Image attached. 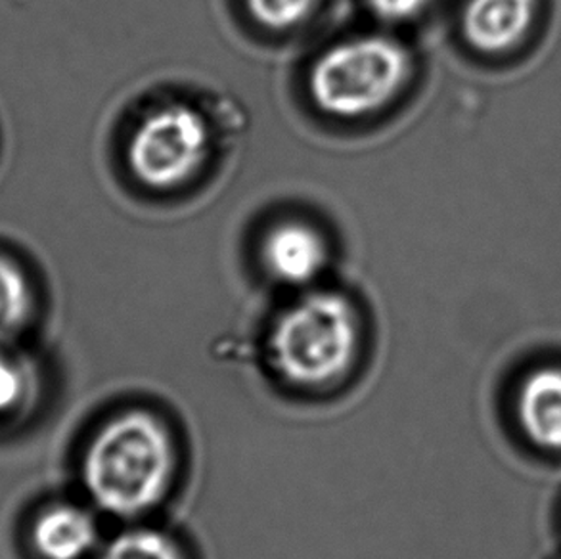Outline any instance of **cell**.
<instances>
[{
    "instance_id": "obj_6",
    "label": "cell",
    "mask_w": 561,
    "mask_h": 559,
    "mask_svg": "<svg viewBox=\"0 0 561 559\" xmlns=\"http://www.w3.org/2000/svg\"><path fill=\"white\" fill-rule=\"evenodd\" d=\"M328 261L327 242L305 223H282L266 235L263 263L273 278L288 286H307L319 278Z\"/></svg>"
},
{
    "instance_id": "obj_12",
    "label": "cell",
    "mask_w": 561,
    "mask_h": 559,
    "mask_svg": "<svg viewBox=\"0 0 561 559\" xmlns=\"http://www.w3.org/2000/svg\"><path fill=\"white\" fill-rule=\"evenodd\" d=\"M319 0H248L251 15L271 30H289L311 14Z\"/></svg>"
},
{
    "instance_id": "obj_11",
    "label": "cell",
    "mask_w": 561,
    "mask_h": 559,
    "mask_svg": "<svg viewBox=\"0 0 561 559\" xmlns=\"http://www.w3.org/2000/svg\"><path fill=\"white\" fill-rule=\"evenodd\" d=\"M37 393V376L23 356L10 345H0V418L20 414Z\"/></svg>"
},
{
    "instance_id": "obj_9",
    "label": "cell",
    "mask_w": 561,
    "mask_h": 559,
    "mask_svg": "<svg viewBox=\"0 0 561 559\" xmlns=\"http://www.w3.org/2000/svg\"><path fill=\"white\" fill-rule=\"evenodd\" d=\"M33 289L22 266L0 255V345H10L30 324Z\"/></svg>"
},
{
    "instance_id": "obj_13",
    "label": "cell",
    "mask_w": 561,
    "mask_h": 559,
    "mask_svg": "<svg viewBox=\"0 0 561 559\" xmlns=\"http://www.w3.org/2000/svg\"><path fill=\"white\" fill-rule=\"evenodd\" d=\"M374 12L386 22H404L416 18L430 0H368Z\"/></svg>"
},
{
    "instance_id": "obj_10",
    "label": "cell",
    "mask_w": 561,
    "mask_h": 559,
    "mask_svg": "<svg viewBox=\"0 0 561 559\" xmlns=\"http://www.w3.org/2000/svg\"><path fill=\"white\" fill-rule=\"evenodd\" d=\"M96 559H186L175 538L152 527H135L112 538Z\"/></svg>"
},
{
    "instance_id": "obj_1",
    "label": "cell",
    "mask_w": 561,
    "mask_h": 559,
    "mask_svg": "<svg viewBox=\"0 0 561 559\" xmlns=\"http://www.w3.org/2000/svg\"><path fill=\"white\" fill-rule=\"evenodd\" d=\"M179 450L168 423L150 410H125L100 425L81 458L92 504L117 520H138L168 499Z\"/></svg>"
},
{
    "instance_id": "obj_7",
    "label": "cell",
    "mask_w": 561,
    "mask_h": 559,
    "mask_svg": "<svg viewBox=\"0 0 561 559\" xmlns=\"http://www.w3.org/2000/svg\"><path fill=\"white\" fill-rule=\"evenodd\" d=\"M31 545L41 559H87L99 546V525L87 507L54 504L33 523Z\"/></svg>"
},
{
    "instance_id": "obj_3",
    "label": "cell",
    "mask_w": 561,
    "mask_h": 559,
    "mask_svg": "<svg viewBox=\"0 0 561 559\" xmlns=\"http://www.w3.org/2000/svg\"><path fill=\"white\" fill-rule=\"evenodd\" d=\"M412 71L407 48L393 38L360 37L332 46L312 66L311 96L328 115L353 119L389 104Z\"/></svg>"
},
{
    "instance_id": "obj_2",
    "label": "cell",
    "mask_w": 561,
    "mask_h": 559,
    "mask_svg": "<svg viewBox=\"0 0 561 559\" xmlns=\"http://www.w3.org/2000/svg\"><path fill=\"white\" fill-rule=\"evenodd\" d=\"M271 363L288 386L327 389L350 376L360 353V322L347 297L305 295L274 324Z\"/></svg>"
},
{
    "instance_id": "obj_8",
    "label": "cell",
    "mask_w": 561,
    "mask_h": 559,
    "mask_svg": "<svg viewBox=\"0 0 561 559\" xmlns=\"http://www.w3.org/2000/svg\"><path fill=\"white\" fill-rule=\"evenodd\" d=\"M525 435L547 450H561V370L540 368L527 376L517 397Z\"/></svg>"
},
{
    "instance_id": "obj_4",
    "label": "cell",
    "mask_w": 561,
    "mask_h": 559,
    "mask_svg": "<svg viewBox=\"0 0 561 559\" xmlns=\"http://www.w3.org/2000/svg\"><path fill=\"white\" fill-rule=\"evenodd\" d=\"M209 130L204 117L183 104L161 107L130 138V171L150 189L168 190L192 179L204 166Z\"/></svg>"
},
{
    "instance_id": "obj_5",
    "label": "cell",
    "mask_w": 561,
    "mask_h": 559,
    "mask_svg": "<svg viewBox=\"0 0 561 559\" xmlns=\"http://www.w3.org/2000/svg\"><path fill=\"white\" fill-rule=\"evenodd\" d=\"M539 15V0H470L463 37L483 54H506L524 43Z\"/></svg>"
}]
</instances>
